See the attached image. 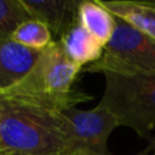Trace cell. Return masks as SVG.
Masks as SVG:
<instances>
[{"label": "cell", "mask_w": 155, "mask_h": 155, "mask_svg": "<svg viewBox=\"0 0 155 155\" xmlns=\"http://www.w3.org/2000/svg\"><path fill=\"white\" fill-rule=\"evenodd\" d=\"M41 51L29 49L11 40L0 41V91L21 82L35 64Z\"/></svg>", "instance_id": "cell-7"}, {"label": "cell", "mask_w": 155, "mask_h": 155, "mask_svg": "<svg viewBox=\"0 0 155 155\" xmlns=\"http://www.w3.org/2000/svg\"><path fill=\"white\" fill-rule=\"evenodd\" d=\"M12 40L34 51H44L53 42L51 30L42 22L35 21L33 18L22 23L16 29V31L12 35Z\"/></svg>", "instance_id": "cell-11"}, {"label": "cell", "mask_w": 155, "mask_h": 155, "mask_svg": "<svg viewBox=\"0 0 155 155\" xmlns=\"http://www.w3.org/2000/svg\"><path fill=\"white\" fill-rule=\"evenodd\" d=\"M101 4L118 21L125 22L137 31L155 40V5L151 2L99 0Z\"/></svg>", "instance_id": "cell-8"}, {"label": "cell", "mask_w": 155, "mask_h": 155, "mask_svg": "<svg viewBox=\"0 0 155 155\" xmlns=\"http://www.w3.org/2000/svg\"><path fill=\"white\" fill-rule=\"evenodd\" d=\"M153 155H155V148H154V154H153Z\"/></svg>", "instance_id": "cell-14"}, {"label": "cell", "mask_w": 155, "mask_h": 155, "mask_svg": "<svg viewBox=\"0 0 155 155\" xmlns=\"http://www.w3.org/2000/svg\"><path fill=\"white\" fill-rule=\"evenodd\" d=\"M67 57L82 70L86 65L101 59L104 46L79 23L75 25L61 40L59 41Z\"/></svg>", "instance_id": "cell-10"}, {"label": "cell", "mask_w": 155, "mask_h": 155, "mask_svg": "<svg viewBox=\"0 0 155 155\" xmlns=\"http://www.w3.org/2000/svg\"><path fill=\"white\" fill-rule=\"evenodd\" d=\"M83 70L102 75H155V40L117 19L101 59Z\"/></svg>", "instance_id": "cell-4"}, {"label": "cell", "mask_w": 155, "mask_h": 155, "mask_svg": "<svg viewBox=\"0 0 155 155\" xmlns=\"http://www.w3.org/2000/svg\"><path fill=\"white\" fill-rule=\"evenodd\" d=\"M151 3H153V4L155 5V0H151Z\"/></svg>", "instance_id": "cell-13"}, {"label": "cell", "mask_w": 155, "mask_h": 155, "mask_svg": "<svg viewBox=\"0 0 155 155\" xmlns=\"http://www.w3.org/2000/svg\"><path fill=\"white\" fill-rule=\"evenodd\" d=\"M33 19L40 21L51 30L53 41L59 42L75 25L78 7L75 0H22Z\"/></svg>", "instance_id": "cell-6"}, {"label": "cell", "mask_w": 155, "mask_h": 155, "mask_svg": "<svg viewBox=\"0 0 155 155\" xmlns=\"http://www.w3.org/2000/svg\"><path fill=\"white\" fill-rule=\"evenodd\" d=\"M63 113L71 124L75 155H112L107 140L118 123L106 107L98 104L90 110L72 107Z\"/></svg>", "instance_id": "cell-5"}, {"label": "cell", "mask_w": 155, "mask_h": 155, "mask_svg": "<svg viewBox=\"0 0 155 155\" xmlns=\"http://www.w3.org/2000/svg\"><path fill=\"white\" fill-rule=\"evenodd\" d=\"M80 71L82 67L68 59L61 44L53 41L41 51L29 74L15 86L0 91V95L54 112H65L90 99L72 88Z\"/></svg>", "instance_id": "cell-2"}, {"label": "cell", "mask_w": 155, "mask_h": 155, "mask_svg": "<svg viewBox=\"0 0 155 155\" xmlns=\"http://www.w3.org/2000/svg\"><path fill=\"white\" fill-rule=\"evenodd\" d=\"M78 22L105 48L114 33L117 19L101 4L99 0H86L79 3Z\"/></svg>", "instance_id": "cell-9"}, {"label": "cell", "mask_w": 155, "mask_h": 155, "mask_svg": "<svg viewBox=\"0 0 155 155\" xmlns=\"http://www.w3.org/2000/svg\"><path fill=\"white\" fill-rule=\"evenodd\" d=\"M31 19L22 0H0V41L11 40L22 23Z\"/></svg>", "instance_id": "cell-12"}, {"label": "cell", "mask_w": 155, "mask_h": 155, "mask_svg": "<svg viewBox=\"0 0 155 155\" xmlns=\"http://www.w3.org/2000/svg\"><path fill=\"white\" fill-rule=\"evenodd\" d=\"M0 155H75L63 112L0 95Z\"/></svg>", "instance_id": "cell-1"}, {"label": "cell", "mask_w": 155, "mask_h": 155, "mask_svg": "<svg viewBox=\"0 0 155 155\" xmlns=\"http://www.w3.org/2000/svg\"><path fill=\"white\" fill-rule=\"evenodd\" d=\"M105 91L99 105L142 137L155 129V75L105 74Z\"/></svg>", "instance_id": "cell-3"}]
</instances>
